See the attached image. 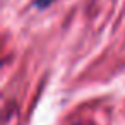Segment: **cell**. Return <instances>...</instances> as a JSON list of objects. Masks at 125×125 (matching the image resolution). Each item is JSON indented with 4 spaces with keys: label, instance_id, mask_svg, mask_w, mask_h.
<instances>
[{
    "label": "cell",
    "instance_id": "1",
    "mask_svg": "<svg viewBox=\"0 0 125 125\" xmlns=\"http://www.w3.org/2000/svg\"><path fill=\"white\" fill-rule=\"evenodd\" d=\"M50 2H52V0H40L38 4H40V5H46V4H50Z\"/></svg>",
    "mask_w": 125,
    "mask_h": 125
}]
</instances>
